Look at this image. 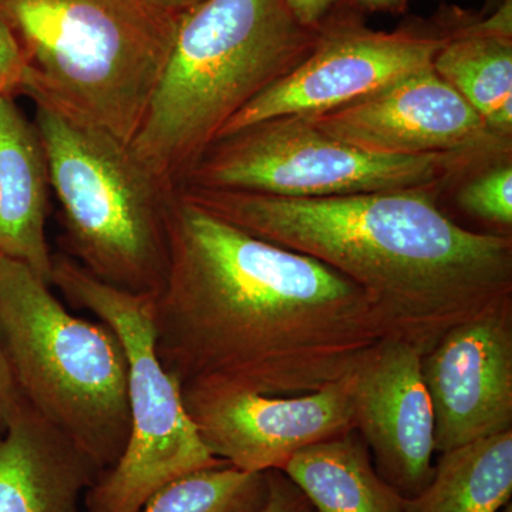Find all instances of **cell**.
<instances>
[{
  "instance_id": "cell-1",
  "label": "cell",
  "mask_w": 512,
  "mask_h": 512,
  "mask_svg": "<svg viewBox=\"0 0 512 512\" xmlns=\"http://www.w3.org/2000/svg\"><path fill=\"white\" fill-rule=\"evenodd\" d=\"M165 232L156 350L181 387L318 392L353 375L386 340L399 339L355 282L215 217L177 188Z\"/></svg>"
},
{
  "instance_id": "cell-2",
  "label": "cell",
  "mask_w": 512,
  "mask_h": 512,
  "mask_svg": "<svg viewBox=\"0 0 512 512\" xmlns=\"http://www.w3.org/2000/svg\"><path fill=\"white\" fill-rule=\"evenodd\" d=\"M177 190L234 227L355 282L421 355L454 326L512 303L511 235L460 227L440 210L436 192L288 198Z\"/></svg>"
},
{
  "instance_id": "cell-3",
  "label": "cell",
  "mask_w": 512,
  "mask_h": 512,
  "mask_svg": "<svg viewBox=\"0 0 512 512\" xmlns=\"http://www.w3.org/2000/svg\"><path fill=\"white\" fill-rule=\"evenodd\" d=\"M319 35L285 0H205L187 10L131 150L177 187L235 114L311 55Z\"/></svg>"
},
{
  "instance_id": "cell-4",
  "label": "cell",
  "mask_w": 512,
  "mask_h": 512,
  "mask_svg": "<svg viewBox=\"0 0 512 512\" xmlns=\"http://www.w3.org/2000/svg\"><path fill=\"white\" fill-rule=\"evenodd\" d=\"M181 15L158 0H0L25 62L20 94L126 144L144 119Z\"/></svg>"
},
{
  "instance_id": "cell-5",
  "label": "cell",
  "mask_w": 512,
  "mask_h": 512,
  "mask_svg": "<svg viewBox=\"0 0 512 512\" xmlns=\"http://www.w3.org/2000/svg\"><path fill=\"white\" fill-rule=\"evenodd\" d=\"M50 286L0 255V343L23 399L103 473L130 437L126 352L106 323L72 315Z\"/></svg>"
},
{
  "instance_id": "cell-6",
  "label": "cell",
  "mask_w": 512,
  "mask_h": 512,
  "mask_svg": "<svg viewBox=\"0 0 512 512\" xmlns=\"http://www.w3.org/2000/svg\"><path fill=\"white\" fill-rule=\"evenodd\" d=\"M33 123L60 205L63 254L104 284L157 296L167 276L165 215L174 185L106 131L43 107Z\"/></svg>"
},
{
  "instance_id": "cell-7",
  "label": "cell",
  "mask_w": 512,
  "mask_h": 512,
  "mask_svg": "<svg viewBox=\"0 0 512 512\" xmlns=\"http://www.w3.org/2000/svg\"><path fill=\"white\" fill-rule=\"evenodd\" d=\"M50 285L106 323L126 352L130 437L120 460L87 490V512H140L171 481L228 464L204 446L185 410L181 384L161 365L156 296L104 284L64 254L53 255Z\"/></svg>"
},
{
  "instance_id": "cell-8",
  "label": "cell",
  "mask_w": 512,
  "mask_h": 512,
  "mask_svg": "<svg viewBox=\"0 0 512 512\" xmlns=\"http://www.w3.org/2000/svg\"><path fill=\"white\" fill-rule=\"evenodd\" d=\"M485 153L384 156L328 136L301 116L258 121L218 137L178 188L326 198L384 191H446L490 165Z\"/></svg>"
},
{
  "instance_id": "cell-9",
  "label": "cell",
  "mask_w": 512,
  "mask_h": 512,
  "mask_svg": "<svg viewBox=\"0 0 512 512\" xmlns=\"http://www.w3.org/2000/svg\"><path fill=\"white\" fill-rule=\"evenodd\" d=\"M457 20L383 32L350 15H329L311 55L235 114L218 137L262 120L338 109L430 69Z\"/></svg>"
},
{
  "instance_id": "cell-10",
  "label": "cell",
  "mask_w": 512,
  "mask_h": 512,
  "mask_svg": "<svg viewBox=\"0 0 512 512\" xmlns=\"http://www.w3.org/2000/svg\"><path fill=\"white\" fill-rule=\"evenodd\" d=\"M350 376L299 396H266L221 384H188L181 394L212 456L247 473H265L282 470L302 448L355 429Z\"/></svg>"
},
{
  "instance_id": "cell-11",
  "label": "cell",
  "mask_w": 512,
  "mask_h": 512,
  "mask_svg": "<svg viewBox=\"0 0 512 512\" xmlns=\"http://www.w3.org/2000/svg\"><path fill=\"white\" fill-rule=\"evenodd\" d=\"M301 117L328 136L367 153H485L512 158V137L491 130L433 67L338 109Z\"/></svg>"
},
{
  "instance_id": "cell-12",
  "label": "cell",
  "mask_w": 512,
  "mask_h": 512,
  "mask_svg": "<svg viewBox=\"0 0 512 512\" xmlns=\"http://www.w3.org/2000/svg\"><path fill=\"white\" fill-rule=\"evenodd\" d=\"M420 369L437 453L511 431L512 303L448 330Z\"/></svg>"
},
{
  "instance_id": "cell-13",
  "label": "cell",
  "mask_w": 512,
  "mask_h": 512,
  "mask_svg": "<svg viewBox=\"0 0 512 512\" xmlns=\"http://www.w3.org/2000/svg\"><path fill=\"white\" fill-rule=\"evenodd\" d=\"M421 356L410 343L389 339L350 376L355 430L379 476L406 500L434 476V416Z\"/></svg>"
},
{
  "instance_id": "cell-14",
  "label": "cell",
  "mask_w": 512,
  "mask_h": 512,
  "mask_svg": "<svg viewBox=\"0 0 512 512\" xmlns=\"http://www.w3.org/2000/svg\"><path fill=\"white\" fill-rule=\"evenodd\" d=\"M100 474L20 394L0 434V512H80Z\"/></svg>"
},
{
  "instance_id": "cell-15",
  "label": "cell",
  "mask_w": 512,
  "mask_h": 512,
  "mask_svg": "<svg viewBox=\"0 0 512 512\" xmlns=\"http://www.w3.org/2000/svg\"><path fill=\"white\" fill-rule=\"evenodd\" d=\"M49 167L33 121L13 97L0 96V255L22 262L50 284L46 237Z\"/></svg>"
},
{
  "instance_id": "cell-16",
  "label": "cell",
  "mask_w": 512,
  "mask_h": 512,
  "mask_svg": "<svg viewBox=\"0 0 512 512\" xmlns=\"http://www.w3.org/2000/svg\"><path fill=\"white\" fill-rule=\"evenodd\" d=\"M281 471L316 512H402L406 501L379 476L355 429L302 448Z\"/></svg>"
},
{
  "instance_id": "cell-17",
  "label": "cell",
  "mask_w": 512,
  "mask_h": 512,
  "mask_svg": "<svg viewBox=\"0 0 512 512\" xmlns=\"http://www.w3.org/2000/svg\"><path fill=\"white\" fill-rule=\"evenodd\" d=\"M433 70L480 114L487 126L512 137V36L484 19L458 18Z\"/></svg>"
},
{
  "instance_id": "cell-18",
  "label": "cell",
  "mask_w": 512,
  "mask_h": 512,
  "mask_svg": "<svg viewBox=\"0 0 512 512\" xmlns=\"http://www.w3.org/2000/svg\"><path fill=\"white\" fill-rule=\"evenodd\" d=\"M512 497V430L440 454L402 512H500Z\"/></svg>"
},
{
  "instance_id": "cell-19",
  "label": "cell",
  "mask_w": 512,
  "mask_h": 512,
  "mask_svg": "<svg viewBox=\"0 0 512 512\" xmlns=\"http://www.w3.org/2000/svg\"><path fill=\"white\" fill-rule=\"evenodd\" d=\"M266 495L265 473H247L224 464L171 481L140 512H261Z\"/></svg>"
},
{
  "instance_id": "cell-20",
  "label": "cell",
  "mask_w": 512,
  "mask_h": 512,
  "mask_svg": "<svg viewBox=\"0 0 512 512\" xmlns=\"http://www.w3.org/2000/svg\"><path fill=\"white\" fill-rule=\"evenodd\" d=\"M471 217L511 229L512 161L490 165L461 183L457 197Z\"/></svg>"
},
{
  "instance_id": "cell-21",
  "label": "cell",
  "mask_w": 512,
  "mask_h": 512,
  "mask_svg": "<svg viewBox=\"0 0 512 512\" xmlns=\"http://www.w3.org/2000/svg\"><path fill=\"white\" fill-rule=\"evenodd\" d=\"M25 72L22 52L8 23L0 16V96L20 93Z\"/></svg>"
},
{
  "instance_id": "cell-22",
  "label": "cell",
  "mask_w": 512,
  "mask_h": 512,
  "mask_svg": "<svg viewBox=\"0 0 512 512\" xmlns=\"http://www.w3.org/2000/svg\"><path fill=\"white\" fill-rule=\"evenodd\" d=\"M265 474L268 495L261 512H316L284 471L268 470Z\"/></svg>"
},
{
  "instance_id": "cell-23",
  "label": "cell",
  "mask_w": 512,
  "mask_h": 512,
  "mask_svg": "<svg viewBox=\"0 0 512 512\" xmlns=\"http://www.w3.org/2000/svg\"><path fill=\"white\" fill-rule=\"evenodd\" d=\"M293 18L309 29H319L338 0H285Z\"/></svg>"
},
{
  "instance_id": "cell-24",
  "label": "cell",
  "mask_w": 512,
  "mask_h": 512,
  "mask_svg": "<svg viewBox=\"0 0 512 512\" xmlns=\"http://www.w3.org/2000/svg\"><path fill=\"white\" fill-rule=\"evenodd\" d=\"M20 393L16 386L15 377L0 343V434L5 429L6 421L13 406L18 402Z\"/></svg>"
},
{
  "instance_id": "cell-25",
  "label": "cell",
  "mask_w": 512,
  "mask_h": 512,
  "mask_svg": "<svg viewBox=\"0 0 512 512\" xmlns=\"http://www.w3.org/2000/svg\"><path fill=\"white\" fill-rule=\"evenodd\" d=\"M163 3L165 8L173 10L175 13H185L187 10L195 8V6L201 5L205 0H158Z\"/></svg>"
},
{
  "instance_id": "cell-26",
  "label": "cell",
  "mask_w": 512,
  "mask_h": 512,
  "mask_svg": "<svg viewBox=\"0 0 512 512\" xmlns=\"http://www.w3.org/2000/svg\"><path fill=\"white\" fill-rule=\"evenodd\" d=\"M360 5L369 9H394L396 6L402 5L404 0H356Z\"/></svg>"
},
{
  "instance_id": "cell-27",
  "label": "cell",
  "mask_w": 512,
  "mask_h": 512,
  "mask_svg": "<svg viewBox=\"0 0 512 512\" xmlns=\"http://www.w3.org/2000/svg\"><path fill=\"white\" fill-rule=\"evenodd\" d=\"M485 2H487L488 9L494 10L498 5H500V3H503L504 0H485Z\"/></svg>"
},
{
  "instance_id": "cell-28",
  "label": "cell",
  "mask_w": 512,
  "mask_h": 512,
  "mask_svg": "<svg viewBox=\"0 0 512 512\" xmlns=\"http://www.w3.org/2000/svg\"><path fill=\"white\" fill-rule=\"evenodd\" d=\"M500 512H512V503H508L507 505H505L503 510H501Z\"/></svg>"
}]
</instances>
